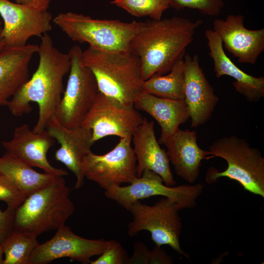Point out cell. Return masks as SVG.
<instances>
[{"instance_id": "1", "label": "cell", "mask_w": 264, "mask_h": 264, "mask_svg": "<svg viewBox=\"0 0 264 264\" xmlns=\"http://www.w3.org/2000/svg\"><path fill=\"white\" fill-rule=\"evenodd\" d=\"M37 53L39 62L36 70L6 105L12 115L19 117L31 111V102L37 103L39 117L33 130L35 132L45 129L55 115L64 91L63 79L71 66L68 54L56 48L47 33L41 37Z\"/></svg>"}, {"instance_id": "2", "label": "cell", "mask_w": 264, "mask_h": 264, "mask_svg": "<svg viewBox=\"0 0 264 264\" xmlns=\"http://www.w3.org/2000/svg\"><path fill=\"white\" fill-rule=\"evenodd\" d=\"M201 23L200 20L177 16L146 22L130 45V50L140 59L142 80L155 74H167L183 59Z\"/></svg>"}, {"instance_id": "3", "label": "cell", "mask_w": 264, "mask_h": 264, "mask_svg": "<svg viewBox=\"0 0 264 264\" xmlns=\"http://www.w3.org/2000/svg\"><path fill=\"white\" fill-rule=\"evenodd\" d=\"M83 65L93 74L99 92L126 106L142 91L139 58L131 50L111 51L89 46L82 52Z\"/></svg>"}, {"instance_id": "4", "label": "cell", "mask_w": 264, "mask_h": 264, "mask_svg": "<svg viewBox=\"0 0 264 264\" xmlns=\"http://www.w3.org/2000/svg\"><path fill=\"white\" fill-rule=\"evenodd\" d=\"M63 176L28 194L15 211L13 230L38 237L65 224L75 211Z\"/></svg>"}, {"instance_id": "5", "label": "cell", "mask_w": 264, "mask_h": 264, "mask_svg": "<svg viewBox=\"0 0 264 264\" xmlns=\"http://www.w3.org/2000/svg\"><path fill=\"white\" fill-rule=\"evenodd\" d=\"M208 151L211 158L224 159L227 167L222 172L210 168L206 174L207 182L228 177L239 182L244 190L264 198V158L259 149L251 147L244 139L231 135L216 140Z\"/></svg>"}, {"instance_id": "6", "label": "cell", "mask_w": 264, "mask_h": 264, "mask_svg": "<svg viewBox=\"0 0 264 264\" xmlns=\"http://www.w3.org/2000/svg\"><path fill=\"white\" fill-rule=\"evenodd\" d=\"M53 22L73 41L87 43L89 46L111 51L130 50L132 38L145 23L96 19L71 12L59 13Z\"/></svg>"}, {"instance_id": "7", "label": "cell", "mask_w": 264, "mask_h": 264, "mask_svg": "<svg viewBox=\"0 0 264 264\" xmlns=\"http://www.w3.org/2000/svg\"><path fill=\"white\" fill-rule=\"evenodd\" d=\"M179 210L176 203L165 197L153 205L136 201L127 210L133 217L128 226V234L134 237L141 231H148L155 245H168L179 255L188 258L180 244L182 226Z\"/></svg>"}, {"instance_id": "8", "label": "cell", "mask_w": 264, "mask_h": 264, "mask_svg": "<svg viewBox=\"0 0 264 264\" xmlns=\"http://www.w3.org/2000/svg\"><path fill=\"white\" fill-rule=\"evenodd\" d=\"M82 52L77 45L68 52L71 62L69 74L55 113L58 120L67 128L81 126L99 92L93 74L83 64Z\"/></svg>"}, {"instance_id": "9", "label": "cell", "mask_w": 264, "mask_h": 264, "mask_svg": "<svg viewBox=\"0 0 264 264\" xmlns=\"http://www.w3.org/2000/svg\"><path fill=\"white\" fill-rule=\"evenodd\" d=\"M204 187L201 183L172 187L166 185L156 173L145 170L127 186H113L105 190V196L117 202L127 210L134 202L149 197L162 196L176 203L179 209L192 208L201 194Z\"/></svg>"}, {"instance_id": "10", "label": "cell", "mask_w": 264, "mask_h": 264, "mask_svg": "<svg viewBox=\"0 0 264 264\" xmlns=\"http://www.w3.org/2000/svg\"><path fill=\"white\" fill-rule=\"evenodd\" d=\"M132 140V137L120 138L115 147L104 154L89 153L82 164L85 177L105 190L113 186L130 184L137 177V161Z\"/></svg>"}, {"instance_id": "11", "label": "cell", "mask_w": 264, "mask_h": 264, "mask_svg": "<svg viewBox=\"0 0 264 264\" xmlns=\"http://www.w3.org/2000/svg\"><path fill=\"white\" fill-rule=\"evenodd\" d=\"M143 118L134 106H126L99 92L81 126L92 131L93 142L115 135L132 137Z\"/></svg>"}, {"instance_id": "12", "label": "cell", "mask_w": 264, "mask_h": 264, "mask_svg": "<svg viewBox=\"0 0 264 264\" xmlns=\"http://www.w3.org/2000/svg\"><path fill=\"white\" fill-rule=\"evenodd\" d=\"M0 16L3 21L1 37L8 48L25 45L33 36L41 38L52 29V15L30 6L0 0Z\"/></svg>"}, {"instance_id": "13", "label": "cell", "mask_w": 264, "mask_h": 264, "mask_svg": "<svg viewBox=\"0 0 264 264\" xmlns=\"http://www.w3.org/2000/svg\"><path fill=\"white\" fill-rule=\"evenodd\" d=\"M109 242L104 239L82 237L65 224L56 229L50 240L39 243L32 254L30 264H46L63 258L83 264H90L91 258L100 255Z\"/></svg>"}, {"instance_id": "14", "label": "cell", "mask_w": 264, "mask_h": 264, "mask_svg": "<svg viewBox=\"0 0 264 264\" xmlns=\"http://www.w3.org/2000/svg\"><path fill=\"white\" fill-rule=\"evenodd\" d=\"M45 129L60 145L56 151V160L64 164L76 178L74 188L79 189L84 183L82 164L85 157L90 152L94 143L92 131L82 126L67 128L54 116L47 123Z\"/></svg>"}, {"instance_id": "15", "label": "cell", "mask_w": 264, "mask_h": 264, "mask_svg": "<svg viewBox=\"0 0 264 264\" xmlns=\"http://www.w3.org/2000/svg\"><path fill=\"white\" fill-rule=\"evenodd\" d=\"M184 100L187 106L191 127L198 128L211 118L219 101L201 68L197 55H185Z\"/></svg>"}, {"instance_id": "16", "label": "cell", "mask_w": 264, "mask_h": 264, "mask_svg": "<svg viewBox=\"0 0 264 264\" xmlns=\"http://www.w3.org/2000/svg\"><path fill=\"white\" fill-rule=\"evenodd\" d=\"M213 30L240 63L254 65L264 50V28H245L241 14H230L225 20L215 19Z\"/></svg>"}, {"instance_id": "17", "label": "cell", "mask_w": 264, "mask_h": 264, "mask_svg": "<svg viewBox=\"0 0 264 264\" xmlns=\"http://www.w3.org/2000/svg\"><path fill=\"white\" fill-rule=\"evenodd\" d=\"M54 144L55 139L46 129L35 132L25 124L16 128L10 140L2 142L6 151L27 165L48 174L64 176L68 172L53 167L47 158V153Z\"/></svg>"}, {"instance_id": "18", "label": "cell", "mask_w": 264, "mask_h": 264, "mask_svg": "<svg viewBox=\"0 0 264 264\" xmlns=\"http://www.w3.org/2000/svg\"><path fill=\"white\" fill-rule=\"evenodd\" d=\"M205 36L209 49V55L214 64L217 78L227 75L233 78L236 91L249 102H258L264 97V77H255L243 71L227 56L220 37L213 30L206 29Z\"/></svg>"}, {"instance_id": "19", "label": "cell", "mask_w": 264, "mask_h": 264, "mask_svg": "<svg viewBox=\"0 0 264 264\" xmlns=\"http://www.w3.org/2000/svg\"><path fill=\"white\" fill-rule=\"evenodd\" d=\"M166 154L176 174L190 184L198 179L201 161L211 158L210 152L200 148L195 131L178 128L164 142Z\"/></svg>"}, {"instance_id": "20", "label": "cell", "mask_w": 264, "mask_h": 264, "mask_svg": "<svg viewBox=\"0 0 264 264\" xmlns=\"http://www.w3.org/2000/svg\"><path fill=\"white\" fill-rule=\"evenodd\" d=\"M154 123L143 118L141 124L132 136L133 151L137 161V176L145 170H150L160 176L164 183L172 186L176 184L165 149L156 140Z\"/></svg>"}, {"instance_id": "21", "label": "cell", "mask_w": 264, "mask_h": 264, "mask_svg": "<svg viewBox=\"0 0 264 264\" xmlns=\"http://www.w3.org/2000/svg\"><path fill=\"white\" fill-rule=\"evenodd\" d=\"M39 45L27 44L19 47H4L0 52V107L29 80V65Z\"/></svg>"}, {"instance_id": "22", "label": "cell", "mask_w": 264, "mask_h": 264, "mask_svg": "<svg viewBox=\"0 0 264 264\" xmlns=\"http://www.w3.org/2000/svg\"><path fill=\"white\" fill-rule=\"evenodd\" d=\"M137 110L152 116L161 127L158 142L163 144L179 126L185 123L190 115L184 100H174L159 97L142 91L134 102Z\"/></svg>"}, {"instance_id": "23", "label": "cell", "mask_w": 264, "mask_h": 264, "mask_svg": "<svg viewBox=\"0 0 264 264\" xmlns=\"http://www.w3.org/2000/svg\"><path fill=\"white\" fill-rule=\"evenodd\" d=\"M0 175L7 177L27 195L47 185L56 176L38 172L8 151L0 157Z\"/></svg>"}, {"instance_id": "24", "label": "cell", "mask_w": 264, "mask_h": 264, "mask_svg": "<svg viewBox=\"0 0 264 264\" xmlns=\"http://www.w3.org/2000/svg\"><path fill=\"white\" fill-rule=\"evenodd\" d=\"M184 59L178 61L166 75L155 74L142 83V91L154 96L184 100Z\"/></svg>"}, {"instance_id": "25", "label": "cell", "mask_w": 264, "mask_h": 264, "mask_svg": "<svg viewBox=\"0 0 264 264\" xmlns=\"http://www.w3.org/2000/svg\"><path fill=\"white\" fill-rule=\"evenodd\" d=\"M38 244L37 237L13 230L1 245L4 256L2 264H30Z\"/></svg>"}, {"instance_id": "26", "label": "cell", "mask_w": 264, "mask_h": 264, "mask_svg": "<svg viewBox=\"0 0 264 264\" xmlns=\"http://www.w3.org/2000/svg\"><path fill=\"white\" fill-rule=\"evenodd\" d=\"M110 3L121 8L135 17H149L152 20L161 19L170 7L169 0H113Z\"/></svg>"}, {"instance_id": "27", "label": "cell", "mask_w": 264, "mask_h": 264, "mask_svg": "<svg viewBox=\"0 0 264 264\" xmlns=\"http://www.w3.org/2000/svg\"><path fill=\"white\" fill-rule=\"evenodd\" d=\"M173 258L161 247L155 245L150 250L144 243L136 241L133 245L132 256L126 264H172Z\"/></svg>"}, {"instance_id": "28", "label": "cell", "mask_w": 264, "mask_h": 264, "mask_svg": "<svg viewBox=\"0 0 264 264\" xmlns=\"http://www.w3.org/2000/svg\"><path fill=\"white\" fill-rule=\"evenodd\" d=\"M170 7L177 10L187 8L198 10L209 16L220 14L224 5V0H169Z\"/></svg>"}, {"instance_id": "29", "label": "cell", "mask_w": 264, "mask_h": 264, "mask_svg": "<svg viewBox=\"0 0 264 264\" xmlns=\"http://www.w3.org/2000/svg\"><path fill=\"white\" fill-rule=\"evenodd\" d=\"M100 256L91 264H126L128 254L120 242L110 240L109 243Z\"/></svg>"}, {"instance_id": "30", "label": "cell", "mask_w": 264, "mask_h": 264, "mask_svg": "<svg viewBox=\"0 0 264 264\" xmlns=\"http://www.w3.org/2000/svg\"><path fill=\"white\" fill-rule=\"evenodd\" d=\"M27 196L11 180L0 175V200L5 202L7 207L17 209Z\"/></svg>"}, {"instance_id": "31", "label": "cell", "mask_w": 264, "mask_h": 264, "mask_svg": "<svg viewBox=\"0 0 264 264\" xmlns=\"http://www.w3.org/2000/svg\"><path fill=\"white\" fill-rule=\"evenodd\" d=\"M17 209L7 207L0 209V245H1L13 230L15 211Z\"/></svg>"}, {"instance_id": "32", "label": "cell", "mask_w": 264, "mask_h": 264, "mask_svg": "<svg viewBox=\"0 0 264 264\" xmlns=\"http://www.w3.org/2000/svg\"><path fill=\"white\" fill-rule=\"evenodd\" d=\"M16 3L24 4L41 11L48 9L51 0H14Z\"/></svg>"}, {"instance_id": "33", "label": "cell", "mask_w": 264, "mask_h": 264, "mask_svg": "<svg viewBox=\"0 0 264 264\" xmlns=\"http://www.w3.org/2000/svg\"><path fill=\"white\" fill-rule=\"evenodd\" d=\"M2 22L0 20V52H1L5 47V43L1 37Z\"/></svg>"}, {"instance_id": "34", "label": "cell", "mask_w": 264, "mask_h": 264, "mask_svg": "<svg viewBox=\"0 0 264 264\" xmlns=\"http://www.w3.org/2000/svg\"><path fill=\"white\" fill-rule=\"evenodd\" d=\"M3 261V252L2 246L0 245V264H2Z\"/></svg>"}]
</instances>
